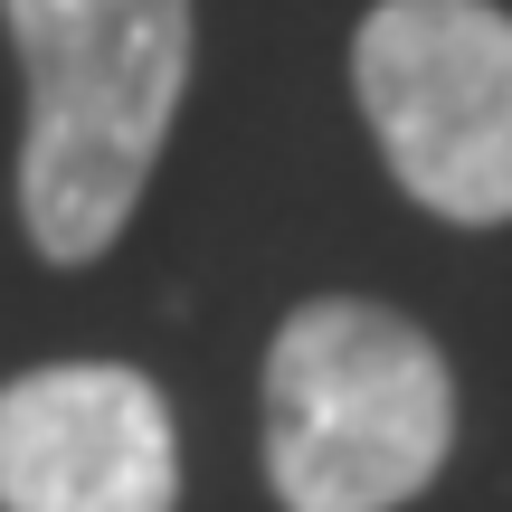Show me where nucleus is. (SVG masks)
Masks as SVG:
<instances>
[{"instance_id":"obj_4","label":"nucleus","mask_w":512,"mask_h":512,"mask_svg":"<svg viewBox=\"0 0 512 512\" xmlns=\"http://www.w3.org/2000/svg\"><path fill=\"white\" fill-rule=\"evenodd\" d=\"M171 399L124 361H48L0 389V512H171Z\"/></svg>"},{"instance_id":"obj_1","label":"nucleus","mask_w":512,"mask_h":512,"mask_svg":"<svg viewBox=\"0 0 512 512\" xmlns=\"http://www.w3.org/2000/svg\"><path fill=\"white\" fill-rule=\"evenodd\" d=\"M29 124L19 219L48 266H95L143 209L190 86V0H0Z\"/></svg>"},{"instance_id":"obj_3","label":"nucleus","mask_w":512,"mask_h":512,"mask_svg":"<svg viewBox=\"0 0 512 512\" xmlns=\"http://www.w3.org/2000/svg\"><path fill=\"white\" fill-rule=\"evenodd\" d=\"M380 162L456 228L512 219V10L494 0H380L351 38Z\"/></svg>"},{"instance_id":"obj_2","label":"nucleus","mask_w":512,"mask_h":512,"mask_svg":"<svg viewBox=\"0 0 512 512\" xmlns=\"http://www.w3.org/2000/svg\"><path fill=\"white\" fill-rule=\"evenodd\" d=\"M456 446V370L408 313L323 294L266 342V484L285 512H399Z\"/></svg>"}]
</instances>
